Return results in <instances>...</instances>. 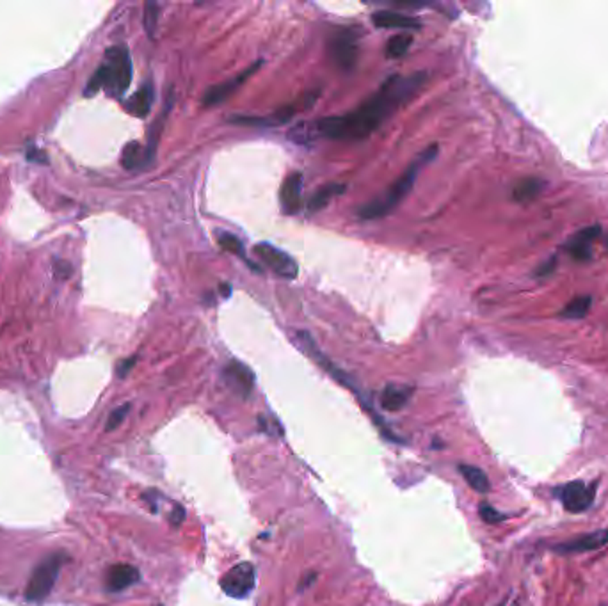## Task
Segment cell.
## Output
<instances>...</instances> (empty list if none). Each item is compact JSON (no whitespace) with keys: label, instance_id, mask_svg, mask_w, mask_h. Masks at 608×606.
<instances>
[{"label":"cell","instance_id":"836d02e7","mask_svg":"<svg viewBox=\"0 0 608 606\" xmlns=\"http://www.w3.org/2000/svg\"><path fill=\"white\" fill-rule=\"evenodd\" d=\"M221 290H222V293H224V297H228V295H230V286L228 285H222Z\"/></svg>","mask_w":608,"mask_h":606},{"label":"cell","instance_id":"7a4b0ae2","mask_svg":"<svg viewBox=\"0 0 608 606\" xmlns=\"http://www.w3.org/2000/svg\"><path fill=\"white\" fill-rule=\"evenodd\" d=\"M132 82V59L125 47H113L105 52V60L85 85V97H93L105 89L109 97L121 98Z\"/></svg>","mask_w":608,"mask_h":606},{"label":"cell","instance_id":"d4e9b609","mask_svg":"<svg viewBox=\"0 0 608 606\" xmlns=\"http://www.w3.org/2000/svg\"><path fill=\"white\" fill-rule=\"evenodd\" d=\"M158 15H161V8L157 2H146L145 4V28L146 34L149 38H155V31L158 25Z\"/></svg>","mask_w":608,"mask_h":606},{"label":"cell","instance_id":"44dd1931","mask_svg":"<svg viewBox=\"0 0 608 606\" xmlns=\"http://www.w3.org/2000/svg\"><path fill=\"white\" fill-rule=\"evenodd\" d=\"M543 185H544L543 181L537 180V178H523V180H520L514 185V189H512V197H514V201H518V203L536 199L537 194L543 190Z\"/></svg>","mask_w":608,"mask_h":606},{"label":"cell","instance_id":"277c9868","mask_svg":"<svg viewBox=\"0 0 608 606\" xmlns=\"http://www.w3.org/2000/svg\"><path fill=\"white\" fill-rule=\"evenodd\" d=\"M68 560V557L63 553L50 555L49 558H44L43 562L34 569L33 576L28 580L27 590H25V598L33 603L43 601L47 596L52 592L54 583L57 580V574H59L63 564Z\"/></svg>","mask_w":608,"mask_h":606},{"label":"cell","instance_id":"ffe728a7","mask_svg":"<svg viewBox=\"0 0 608 606\" xmlns=\"http://www.w3.org/2000/svg\"><path fill=\"white\" fill-rule=\"evenodd\" d=\"M121 164L125 169H138L142 165L148 164V158H146V149L139 145L138 141H132L123 148L121 153Z\"/></svg>","mask_w":608,"mask_h":606},{"label":"cell","instance_id":"83f0119b","mask_svg":"<svg viewBox=\"0 0 608 606\" xmlns=\"http://www.w3.org/2000/svg\"><path fill=\"white\" fill-rule=\"evenodd\" d=\"M130 411V404H125V406L117 407V409H114L113 413H110L109 420H107V425H105V430H114L117 429V427L121 425V422L125 420V416L129 414Z\"/></svg>","mask_w":608,"mask_h":606},{"label":"cell","instance_id":"2e32d148","mask_svg":"<svg viewBox=\"0 0 608 606\" xmlns=\"http://www.w3.org/2000/svg\"><path fill=\"white\" fill-rule=\"evenodd\" d=\"M154 98H155L154 85L149 84V82H146V84L142 85V88L139 89L129 101H126L125 107L130 114H133V116L146 117L149 114V110H151Z\"/></svg>","mask_w":608,"mask_h":606},{"label":"cell","instance_id":"ba28073f","mask_svg":"<svg viewBox=\"0 0 608 606\" xmlns=\"http://www.w3.org/2000/svg\"><path fill=\"white\" fill-rule=\"evenodd\" d=\"M254 254H256V256L260 258V260H262L272 272L278 274L279 277H285V279H294V277H297V272H299L297 261H295L290 254H286L285 251L278 249L274 245L262 242V244L254 245Z\"/></svg>","mask_w":608,"mask_h":606},{"label":"cell","instance_id":"7402d4cb","mask_svg":"<svg viewBox=\"0 0 608 606\" xmlns=\"http://www.w3.org/2000/svg\"><path fill=\"white\" fill-rule=\"evenodd\" d=\"M592 306V299L589 295H582V297H575L573 301H569L568 304L562 308L560 311V317L569 318V320H578V318H584L589 313V309Z\"/></svg>","mask_w":608,"mask_h":606},{"label":"cell","instance_id":"cb8c5ba5","mask_svg":"<svg viewBox=\"0 0 608 606\" xmlns=\"http://www.w3.org/2000/svg\"><path fill=\"white\" fill-rule=\"evenodd\" d=\"M315 136H318L317 129H315V123H299L297 126H294L288 132V137H290L295 145H308Z\"/></svg>","mask_w":608,"mask_h":606},{"label":"cell","instance_id":"484cf974","mask_svg":"<svg viewBox=\"0 0 608 606\" xmlns=\"http://www.w3.org/2000/svg\"><path fill=\"white\" fill-rule=\"evenodd\" d=\"M217 242L222 249L228 251V253L237 254V256H240V258H246L244 256V247H242V242L238 240L235 235H231V233H228V231L217 233Z\"/></svg>","mask_w":608,"mask_h":606},{"label":"cell","instance_id":"d6986e66","mask_svg":"<svg viewBox=\"0 0 608 606\" xmlns=\"http://www.w3.org/2000/svg\"><path fill=\"white\" fill-rule=\"evenodd\" d=\"M343 190H345V183H327L326 187H322L318 193H315L313 196H311V199L308 201V210H310V212H318V210H322L333 197L340 196Z\"/></svg>","mask_w":608,"mask_h":606},{"label":"cell","instance_id":"1f68e13d","mask_svg":"<svg viewBox=\"0 0 608 606\" xmlns=\"http://www.w3.org/2000/svg\"><path fill=\"white\" fill-rule=\"evenodd\" d=\"M133 365H135V357H130V359L123 361L120 366H117V375H120V377H125Z\"/></svg>","mask_w":608,"mask_h":606},{"label":"cell","instance_id":"f1b7e54d","mask_svg":"<svg viewBox=\"0 0 608 606\" xmlns=\"http://www.w3.org/2000/svg\"><path fill=\"white\" fill-rule=\"evenodd\" d=\"M25 158L31 162H36V164H49V155H47V152L36 148V146H28L25 149Z\"/></svg>","mask_w":608,"mask_h":606},{"label":"cell","instance_id":"8992f818","mask_svg":"<svg viewBox=\"0 0 608 606\" xmlns=\"http://www.w3.org/2000/svg\"><path fill=\"white\" fill-rule=\"evenodd\" d=\"M327 49H329L331 59L340 68L349 72L356 65V60H358V33L352 31V28H340L338 33H334L331 36L329 43H327Z\"/></svg>","mask_w":608,"mask_h":606},{"label":"cell","instance_id":"f546056e","mask_svg":"<svg viewBox=\"0 0 608 606\" xmlns=\"http://www.w3.org/2000/svg\"><path fill=\"white\" fill-rule=\"evenodd\" d=\"M54 274L59 277L72 276V265L66 263V261H56V263H54Z\"/></svg>","mask_w":608,"mask_h":606},{"label":"cell","instance_id":"5bb4252c","mask_svg":"<svg viewBox=\"0 0 608 606\" xmlns=\"http://www.w3.org/2000/svg\"><path fill=\"white\" fill-rule=\"evenodd\" d=\"M139 582V571L129 564H117L107 571L105 585L110 592H121Z\"/></svg>","mask_w":608,"mask_h":606},{"label":"cell","instance_id":"6da1fadb","mask_svg":"<svg viewBox=\"0 0 608 606\" xmlns=\"http://www.w3.org/2000/svg\"><path fill=\"white\" fill-rule=\"evenodd\" d=\"M427 75L422 72L413 75H395L388 79L383 88L370 100L359 105L356 110L343 116H329L315 121L318 136L336 141H359L374 133L384 121L390 120L404 104L415 97Z\"/></svg>","mask_w":608,"mask_h":606},{"label":"cell","instance_id":"30bf717a","mask_svg":"<svg viewBox=\"0 0 608 606\" xmlns=\"http://www.w3.org/2000/svg\"><path fill=\"white\" fill-rule=\"evenodd\" d=\"M260 66H262V60H256V63H254L251 68L244 69L240 75L233 76V79H230V81L221 82V84L212 85V88H210L208 91L203 95V105H205V107H214V105L222 104V101L230 97L231 92L237 91V89L240 88V85L244 84V82H246L247 79H249V76L253 75V73L256 72L258 68H260Z\"/></svg>","mask_w":608,"mask_h":606},{"label":"cell","instance_id":"4fadbf2b","mask_svg":"<svg viewBox=\"0 0 608 606\" xmlns=\"http://www.w3.org/2000/svg\"><path fill=\"white\" fill-rule=\"evenodd\" d=\"M301 189H302V174L292 173L285 178L279 190L281 197V208L286 215H295L301 208Z\"/></svg>","mask_w":608,"mask_h":606},{"label":"cell","instance_id":"7c38bea8","mask_svg":"<svg viewBox=\"0 0 608 606\" xmlns=\"http://www.w3.org/2000/svg\"><path fill=\"white\" fill-rule=\"evenodd\" d=\"M601 235V226L592 224L589 228H584L582 231H578L576 235H573L568 242V251L573 256V260L576 261H585L591 258L592 254V242L596 240Z\"/></svg>","mask_w":608,"mask_h":606},{"label":"cell","instance_id":"3957f363","mask_svg":"<svg viewBox=\"0 0 608 606\" xmlns=\"http://www.w3.org/2000/svg\"><path fill=\"white\" fill-rule=\"evenodd\" d=\"M436 153H438V146L436 145L429 146V148L416 158L415 164L409 165L406 173H404L399 180L395 181L383 196L375 197V199H372L370 203L363 205L361 208L358 210V215L361 217V219H379V217L388 215V213H390L391 210L399 205L400 201L409 194V190L413 189V183H415L416 177H418L420 169L427 164V162L434 161Z\"/></svg>","mask_w":608,"mask_h":606},{"label":"cell","instance_id":"8fae6325","mask_svg":"<svg viewBox=\"0 0 608 606\" xmlns=\"http://www.w3.org/2000/svg\"><path fill=\"white\" fill-rule=\"evenodd\" d=\"M224 381L226 384L230 386V390L233 393L240 395L242 398H246L249 397L251 390H253L254 375L246 365H242L238 361H231L224 368Z\"/></svg>","mask_w":608,"mask_h":606},{"label":"cell","instance_id":"d6a6232c","mask_svg":"<svg viewBox=\"0 0 608 606\" xmlns=\"http://www.w3.org/2000/svg\"><path fill=\"white\" fill-rule=\"evenodd\" d=\"M552 269H555V260H553V258L548 261V265H544V267H541V269H537V274H539V276H544V274L552 272Z\"/></svg>","mask_w":608,"mask_h":606},{"label":"cell","instance_id":"4316f807","mask_svg":"<svg viewBox=\"0 0 608 606\" xmlns=\"http://www.w3.org/2000/svg\"><path fill=\"white\" fill-rule=\"evenodd\" d=\"M479 514L480 518H482V521L489 523V525H496V523H502L507 519V516L498 512V510H496L495 507L489 505V503H480Z\"/></svg>","mask_w":608,"mask_h":606},{"label":"cell","instance_id":"52a82bcc","mask_svg":"<svg viewBox=\"0 0 608 606\" xmlns=\"http://www.w3.org/2000/svg\"><path fill=\"white\" fill-rule=\"evenodd\" d=\"M254 567L249 562H240L235 567H231L228 573L221 578V589L224 590L226 596L235 599H244L253 592L254 583Z\"/></svg>","mask_w":608,"mask_h":606},{"label":"cell","instance_id":"5b68a950","mask_svg":"<svg viewBox=\"0 0 608 606\" xmlns=\"http://www.w3.org/2000/svg\"><path fill=\"white\" fill-rule=\"evenodd\" d=\"M555 496L562 502L564 509L571 514H580L584 510H587L589 507L594 502V496H596V484H585L582 480L568 482L564 486L557 487Z\"/></svg>","mask_w":608,"mask_h":606},{"label":"cell","instance_id":"e0dca14e","mask_svg":"<svg viewBox=\"0 0 608 606\" xmlns=\"http://www.w3.org/2000/svg\"><path fill=\"white\" fill-rule=\"evenodd\" d=\"M411 397V388H404V386L388 384L381 393V407L390 413L400 411L407 404Z\"/></svg>","mask_w":608,"mask_h":606},{"label":"cell","instance_id":"9c48e42d","mask_svg":"<svg viewBox=\"0 0 608 606\" xmlns=\"http://www.w3.org/2000/svg\"><path fill=\"white\" fill-rule=\"evenodd\" d=\"M608 542V530H596L591 534L578 535L569 541L559 542L553 546V551L559 555H575V553H587V551H594L603 548Z\"/></svg>","mask_w":608,"mask_h":606},{"label":"cell","instance_id":"ac0fdd59","mask_svg":"<svg viewBox=\"0 0 608 606\" xmlns=\"http://www.w3.org/2000/svg\"><path fill=\"white\" fill-rule=\"evenodd\" d=\"M459 471L464 477V480L468 482V486L473 491H477V493H488L491 489V482H489L488 475L484 473L480 468H477V466L461 464Z\"/></svg>","mask_w":608,"mask_h":606},{"label":"cell","instance_id":"9a60e30c","mask_svg":"<svg viewBox=\"0 0 608 606\" xmlns=\"http://www.w3.org/2000/svg\"><path fill=\"white\" fill-rule=\"evenodd\" d=\"M372 22H374L375 27H381V28H407V31H416V28L422 27L418 18L395 11L374 13Z\"/></svg>","mask_w":608,"mask_h":606},{"label":"cell","instance_id":"603a6c76","mask_svg":"<svg viewBox=\"0 0 608 606\" xmlns=\"http://www.w3.org/2000/svg\"><path fill=\"white\" fill-rule=\"evenodd\" d=\"M413 43L411 34H397V36L390 38L386 44V56L390 59H400L407 54L409 47Z\"/></svg>","mask_w":608,"mask_h":606},{"label":"cell","instance_id":"4dcf8cb0","mask_svg":"<svg viewBox=\"0 0 608 606\" xmlns=\"http://www.w3.org/2000/svg\"><path fill=\"white\" fill-rule=\"evenodd\" d=\"M183 518H186V509L181 505H174L173 512L170 514V521L173 526L181 525V521H183Z\"/></svg>","mask_w":608,"mask_h":606}]
</instances>
